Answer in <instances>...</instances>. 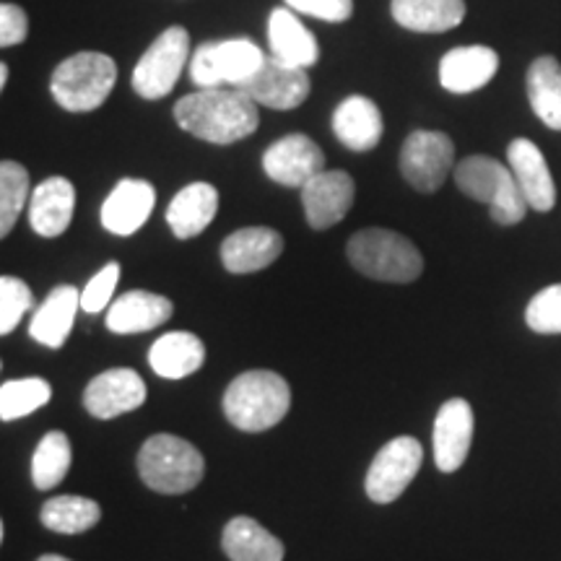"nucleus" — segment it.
Here are the masks:
<instances>
[{
    "mask_svg": "<svg viewBox=\"0 0 561 561\" xmlns=\"http://www.w3.org/2000/svg\"><path fill=\"white\" fill-rule=\"evenodd\" d=\"M172 115L182 130L214 146L250 138L261 125L257 104L237 87L198 89L185 94L174 104Z\"/></svg>",
    "mask_w": 561,
    "mask_h": 561,
    "instance_id": "nucleus-1",
    "label": "nucleus"
},
{
    "mask_svg": "<svg viewBox=\"0 0 561 561\" xmlns=\"http://www.w3.org/2000/svg\"><path fill=\"white\" fill-rule=\"evenodd\" d=\"M221 405L231 426L257 434L286 419L291 409V388L276 371L252 369L229 382Z\"/></svg>",
    "mask_w": 561,
    "mask_h": 561,
    "instance_id": "nucleus-2",
    "label": "nucleus"
},
{
    "mask_svg": "<svg viewBox=\"0 0 561 561\" xmlns=\"http://www.w3.org/2000/svg\"><path fill=\"white\" fill-rule=\"evenodd\" d=\"M453 178L462 195H468L471 201L486 203L491 219L500 224V227H515L530 210L515 174L502 161L483 157V153H473V157H466L455 164Z\"/></svg>",
    "mask_w": 561,
    "mask_h": 561,
    "instance_id": "nucleus-3",
    "label": "nucleus"
},
{
    "mask_svg": "<svg viewBox=\"0 0 561 561\" xmlns=\"http://www.w3.org/2000/svg\"><path fill=\"white\" fill-rule=\"evenodd\" d=\"M348 263L362 276L385 284H411L424 271V257L409 237L392 229H362L346 244Z\"/></svg>",
    "mask_w": 561,
    "mask_h": 561,
    "instance_id": "nucleus-4",
    "label": "nucleus"
},
{
    "mask_svg": "<svg viewBox=\"0 0 561 561\" xmlns=\"http://www.w3.org/2000/svg\"><path fill=\"white\" fill-rule=\"evenodd\" d=\"M138 476L159 494H187L203 481L206 460L193 442L174 434H153L138 453Z\"/></svg>",
    "mask_w": 561,
    "mask_h": 561,
    "instance_id": "nucleus-5",
    "label": "nucleus"
},
{
    "mask_svg": "<svg viewBox=\"0 0 561 561\" xmlns=\"http://www.w3.org/2000/svg\"><path fill=\"white\" fill-rule=\"evenodd\" d=\"M117 83V62L104 53H76L50 76V94L66 112L100 110Z\"/></svg>",
    "mask_w": 561,
    "mask_h": 561,
    "instance_id": "nucleus-6",
    "label": "nucleus"
},
{
    "mask_svg": "<svg viewBox=\"0 0 561 561\" xmlns=\"http://www.w3.org/2000/svg\"><path fill=\"white\" fill-rule=\"evenodd\" d=\"M265 58L268 55L252 39L231 37L221 42H203L191 55L187 68H191V81L198 89L242 87L263 68Z\"/></svg>",
    "mask_w": 561,
    "mask_h": 561,
    "instance_id": "nucleus-7",
    "label": "nucleus"
},
{
    "mask_svg": "<svg viewBox=\"0 0 561 561\" xmlns=\"http://www.w3.org/2000/svg\"><path fill=\"white\" fill-rule=\"evenodd\" d=\"M187 62H191V32L185 26H167L133 68V91L146 102L164 100L167 94H172Z\"/></svg>",
    "mask_w": 561,
    "mask_h": 561,
    "instance_id": "nucleus-8",
    "label": "nucleus"
},
{
    "mask_svg": "<svg viewBox=\"0 0 561 561\" xmlns=\"http://www.w3.org/2000/svg\"><path fill=\"white\" fill-rule=\"evenodd\" d=\"M401 174L413 191L437 193L455 170V144L442 130H413L401 146Z\"/></svg>",
    "mask_w": 561,
    "mask_h": 561,
    "instance_id": "nucleus-9",
    "label": "nucleus"
},
{
    "mask_svg": "<svg viewBox=\"0 0 561 561\" xmlns=\"http://www.w3.org/2000/svg\"><path fill=\"white\" fill-rule=\"evenodd\" d=\"M421 460H424V447L416 437H396L385 442L371 460L367 479H364L369 500L375 504L396 502L416 479Z\"/></svg>",
    "mask_w": 561,
    "mask_h": 561,
    "instance_id": "nucleus-10",
    "label": "nucleus"
},
{
    "mask_svg": "<svg viewBox=\"0 0 561 561\" xmlns=\"http://www.w3.org/2000/svg\"><path fill=\"white\" fill-rule=\"evenodd\" d=\"M325 170V153L305 133L273 140L263 153V172L284 187H305L307 182Z\"/></svg>",
    "mask_w": 561,
    "mask_h": 561,
    "instance_id": "nucleus-11",
    "label": "nucleus"
},
{
    "mask_svg": "<svg viewBox=\"0 0 561 561\" xmlns=\"http://www.w3.org/2000/svg\"><path fill=\"white\" fill-rule=\"evenodd\" d=\"M244 94L250 96L252 102L261 104V107H271V110H297L299 104L307 102L312 91V81L307 76V68H294L286 66L268 55L263 62V68L257 70L252 79L242 83Z\"/></svg>",
    "mask_w": 561,
    "mask_h": 561,
    "instance_id": "nucleus-12",
    "label": "nucleus"
},
{
    "mask_svg": "<svg viewBox=\"0 0 561 561\" xmlns=\"http://www.w3.org/2000/svg\"><path fill=\"white\" fill-rule=\"evenodd\" d=\"M473 409L466 398H450L439 405L437 419H434L432 447H434V466L442 473L460 471L468 453L473 445Z\"/></svg>",
    "mask_w": 561,
    "mask_h": 561,
    "instance_id": "nucleus-13",
    "label": "nucleus"
},
{
    "mask_svg": "<svg viewBox=\"0 0 561 561\" xmlns=\"http://www.w3.org/2000/svg\"><path fill=\"white\" fill-rule=\"evenodd\" d=\"M354 198V178L343 170H322L318 178H312L301 187L305 219L314 231H325L346 219Z\"/></svg>",
    "mask_w": 561,
    "mask_h": 561,
    "instance_id": "nucleus-14",
    "label": "nucleus"
},
{
    "mask_svg": "<svg viewBox=\"0 0 561 561\" xmlns=\"http://www.w3.org/2000/svg\"><path fill=\"white\" fill-rule=\"evenodd\" d=\"M146 382L136 369L115 367L96 375L83 390V405L94 419L110 421L146 403Z\"/></svg>",
    "mask_w": 561,
    "mask_h": 561,
    "instance_id": "nucleus-15",
    "label": "nucleus"
},
{
    "mask_svg": "<svg viewBox=\"0 0 561 561\" xmlns=\"http://www.w3.org/2000/svg\"><path fill=\"white\" fill-rule=\"evenodd\" d=\"M153 206H157V191L149 180L123 178L104 198L100 221L110 234L130 237L149 221Z\"/></svg>",
    "mask_w": 561,
    "mask_h": 561,
    "instance_id": "nucleus-16",
    "label": "nucleus"
},
{
    "mask_svg": "<svg viewBox=\"0 0 561 561\" xmlns=\"http://www.w3.org/2000/svg\"><path fill=\"white\" fill-rule=\"evenodd\" d=\"M507 161L528 206L538 214H549L557 206V182L543 151L530 138H515L507 146Z\"/></svg>",
    "mask_w": 561,
    "mask_h": 561,
    "instance_id": "nucleus-17",
    "label": "nucleus"
},
{
    "mask_svg": "<svg viewBox=\"0 0 561 561\" xmlns=\"http://www.w3.org/2000/svg\"><path fill=\"white\" fill-rule=\"evenodd\" d=\"M76 214V187L68 178H55L42 180L37 187L32 191L30 208H26V216H30V227L34 234L45 237V240H55V237L66 234Z\"/></svg>",
    "mask_w": 561,
    "mask_h": 561,
    "instance_id": "nucleus-18",
    "label": "nucleus"
},
{
    "mask_svg": "<svg viewBox=\"0 0 561 561\" xmlns=\"http://www.w3.org/2000/svg\"><path fill=\"white\" fill-rule=\"evenodd\" d=\"M500 70V55L486 45L453 47L439 60V83L450 94H473Z\"/></svg>",
    "mask_w": 561,
    "mask_h": 561,
    "instance_id": "nucleus-19",
    "label": "nucleus"
},
{
    "mask_svg": "<svg viewBox=\"0 0 561 561\" xmlns=\"http://www.w3.org/2000/svg\"><path fill=\"white\" fill-rule=\"evenodd\" d=\"M284 252V237L271 227H244L231 231L221 244L224 268L234 276L255 273L273 265Z\"/></svg>",
    "mask_w": 561,
    "mask_h": 561,
    "instance_id": "nucleus-20",
    "label": "nucleus"
},
{
    "mask_svg": "<svg viewBox=\"0 0 561 561\" xmlns=\"http://www.w3.org/2000/svg\"><path fill=\"white\" fill-rule=\"evenodd\" d=\"M268 50L276 60L294 68H312L320 60L318 37L289 5H276L268 16Z\"/></svg>",
    "mask_w": 561,
    "mask_h": 561,
    "instance_id": "nucleus-21",
    "label": "nucleus"
},
{
    "mask_svg": "<svg viewBox=\"0 0 561 561\" xmlns=\"http://www.w3.org/2000/svg\"><path fill=\"white\" fill-rule=\"evenodd\" d=\"M333 133L351 151H371L385 133L382 112L369 96L351 94L333 112Z\"/></svg>",
    "mask_w": 561,
    "mask_h": 561,
    "instance_id": "nucleus-22",
    "label": "nucleus"
},
{
    "mask_svg": "<svg viewBox=\"0 0 561 561\" xmlns=\"http://www.w3.org/2000/svg\"><path fill=\"white\" fill-rule=\"evenodd\" d=\"M174 305L161 294L151 291H125L110 305L107 310V331L115 335L146 333L153 328L164 325L172 318Z\"/></svg>",
    "mask_w": 561,
    "mask_h": 561,
    "instance_id": "nucleus-23",
    "label": "nucleus"
},
{
    "mask_svg": "<svg viewBox=\"0 0 561 561\" xmlns=\"http://www.w3.org/2000/svg\"><path fill=\"white\" fill-rule=\"evenodd\" d=\"M219 214V191L210 182H191L167 206V224L178 240H193Z\"/></svg>",
    "mask_w": 561,
    "mask_h": 561,
    "instance_id": "nucleus-24",
    "label": "nucleus"
},
{
    "mask_svg": "<svg viewBox=\"0 0 561 561\" xmlns=\"http://www.w3.org/2000/svg\"><path fill=\"white\" fill-rule=\"evenodd\" d=\"M81 310V291L70 284H60L47 294V299L34 310L30 335L42 346L60 348L73 331L76 312Z\"/></svg>",
    "mask_w": 561,
    "mask_h": 561,
    "instance_id": "nucleus-25",
    "label": "nucleus"
},
{
    "mask_svg": "<svg viewBox=\"0 0 561 561\" xmlns=\"http://www.w3.org/2000/svg\"><path fill=\"white\" fill-rule=\"evenodd\" d=\"M390 16L409 32L442 34L462 24L466 0H390Z\"/></svg>",
    "mask_w": 561,
    "mask_h": 561,
    "instance_id": "nucleus-26",
    "label": "nucleus"
},
{
    "mask_svg": "<svg viewBox=\"0 0 561 561\" xmlns=\"http://www.w3.org/2000/svg\"><path fill=\"white\" fill-rule=\"evenodd\" d=\"M206 362V346L195 333H164L149 348V364L164 380H185L195 375Z\"/></svg>",
    "mask_w": 561,
    "mask_h": 561,
    "instance_id": "nucleus-27",
    "label": "nucleus"
},
{
    "mask_svg": "<svg viewBox=\"0 0 561 561\" xmlns=\"http://www.w3.org/2000/svg\"><path fill=\"white\" fill-rule=\"evenodd\" d=\"M221 549L229 561H284V543L252 517H231L224 525Z\"/></svg>",
    "mask_w": 561,
    "mask_h": 561,
    "instance_id": "nucleus-28",
    "label": "nucleus"
},
{
    "mask_svg": "<svg viewBox=\"0 0 561 561\" xmlns=\"http://www.w3.org/2000/svg\"><path fill=\"white\" fill-rule=\"evenodd\" d=\"M530 110L546 128L561 130V62L553 55H541L528 68Z\"/></svg>",
    "mask_w": 561,
    "mask_h": 561,
    "instance_id": "nucleus-29",
    "label": "nucleus"
},
{
    "mask_svg": "<svg viewBox=\"0 0 561 561\" xmlns=\"http://www.w3.org/2000/svg\"><path fill=\"white\" fill-rule=\"evenodd\" d=\"M39 520L47 530L53 533L79 536V533L91 530L102 520V510L100 504L94 500H87V496L62 494V496H53V500L42 504Z\"/></svg>",
    "mask_w": 561,
    "mask_h": 561,
    "instance_id": "nucleus-30",
    "label": "nucleus"
},
{
    "mask_svg": "<svg viewBox=\"0 0 561 561\" xmlns=\"http://www.w3.org/2000/svg\"><path fill=\"white\" fill-rule=\"evenodd\" d=\"M70 462H73V450L68 434L60 430L47 432L32 455V483L39 491L55 489L68 476Z\"/></svg>",
    "mask_w": 561,
    "mask_h": 561,
    "instance_id": "nucleus-31",
    "label": "nucleus"
},
{
    "mask_svg": "<svg viewBox=\"0 0 561 561\" xmlns=\"http://www.w3.org/2000/svg\"><path fill=\"white\" fill-rule=\"evenodd\" d=\"M30 172L19 161L5 159L0 164V237H9L19 216L30 208Z\"/></svg>",
    "mask_w": 561,
    "mask_h": 561,
    "instance_id": "nucleus-32",
    "label": "nucleus"
},
{
    "mask_svg": "<svg viewBox=\"0 0 561 561\" xmlns=\"http://www.w3.org/2000/svg\"><path fill=\"white\" fill-rule=\"evenodd\" d=\"M53 388L42 377L5 380L0 385V421H19L50 403Z\"/></svg>",
    "mask_w": 561,
    "mask_h": 561,
    "instance_id": "nucleus-33",
    "label": "nucleus"
},
{
    "mask_svg": "<svg viewBox=\"0 0 561 561\" xmlns=\"http://www.w3.org/2000/svg\"><path fill=\"white\" fill-rule=\"evenodd\" d=\"M525 322L538 335H561V284L546 286L528 301Z\"/></svg>",
    "mask_w": 561,
    "mask_h": 561,
    "instance_id": "nucleus-34",
    "label": "nucleus"
},
{
    "mask_svg": "<svg viewBox=\"0 0 561 561\" xmlns=\"http://www.w3.org/2000/svg\"><path fill=\"white\" fill-rule=\"evenodd\" d=\"M34 297L26 280L16 276H0V335H11L26 312L32 310Z\"/></svg>",
    "mask_w": 561,
    "mask_h": 561,
    "instance_id": "nucleus-35",
    "label": "nucleus"
},
{
    "mask_svg": "<svg viewBox=\"0 0 561 561\" xmlns=\"http://www.w3.org/2000/svg\"><path fill=\"white\" fill-rule=\"evenodd\" d=\"M117 280H121V263H107L104 268L96 273L94 278L83 286L81 291V310L89 314H100L110 310L112 297H115Z\"/></svg>",
    "mask_w": 561,
    "mask_h": 561,
    "instance_id": "nucleus-36",
    "label": "nucleus"
},
{
    "mask_svg": "<svg viewBox=\"0 0 561 561\" xmlns=\"http://www.w3.org/2000/svg\"><path fill=\"white\" fill-rule=\"evenodd\" d=\"M299 16H312L328 24H343L354 16V0H284Z\"/></svg>",
    "mask_w": 561,
    "mask_h": 561,
    "instance_id": "nucleus-37",
    "label": "nucleus"
},
{
    "mask_svg": "<svg viewBox=\"0 0 561 561\" xmlns=\"http://www.w3.org/2000/svg\"><path fill=\"white\" fill-rule=\"evenodd\" d=\"M30 34V16L16 3L0 5V45L16 47Z\"/></svg>",
    "mask_w": 561,
    "mask_h": 561,
    "instance_id": "nucleus-38",
    "label": "nucleus"
},
{
    "mask_svg": "<svg viewBox=\"0 0 561 561\" xmlns=\"http://www.w3.org/2000/svg\"><path fill=\"white\" fill-rule=\"evenodd\" d=\"M9 83V62H0V89H5Z\"/></svg>",
    "mask_w": 561,
    "mask_h": 561,
    "instance_id": "nucleus-39",
    "label": "nucleus"
},
{
    "mask_svg": "<svg viewBox=\"0 0 561 561\" xmlns=\"http://www.w3.org/2000/svg\"><path fill=\"white\" fill-rule=\"evenodd\" d=\"M37 561H70V559L60 557V553H45V557H39Z\"/></svg>",
    "mask_w": 561,
    "mask_h": 561,
    "instance_id": "nucleus-40",
    "label": "nucleus"
}]
</instances>
